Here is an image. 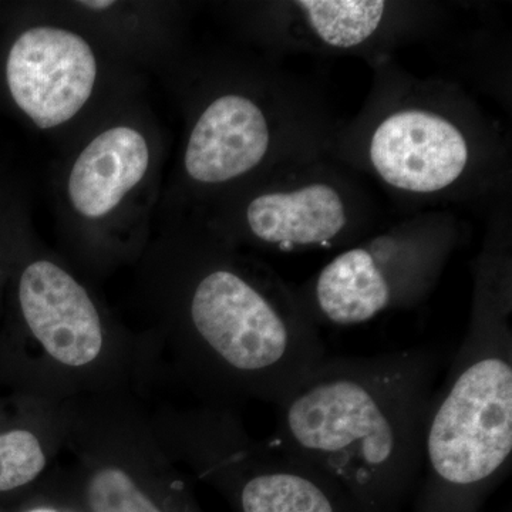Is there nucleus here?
Returning <instances> with one entry per match:
<instances>
[{
	"label": "nucleus",
	"instance_id": "1",
	"mask_svg": "<svg viewBox=\"0 0 512 512\" xmlns=\"http://www.w3.org/2000/svg\"><path fill=\"white\" fill-rule=\"evenodd\" d=\"M440 357H323L276 404L272 443L318 468L360 512H397L423 464Z\"/></svg>",
	"mask_w": 512,
	"mask_h": 512
},
{
	"label": "nucleus",
	"instance_id": "2",
	"mask_svg": "<svg viewBox=\"0 0 512 512\" xmlns=\"http://www.w3.org/2000/svg\"><path fill=\"white\" fill-rule=\"evenodd\" d=\"M177 376L205 403L276 406L326 356L298 293L272 276L215 265L195 279L170 346Z\"/></svg>",
	"mask_w": 512,
	"mask_h": 512
},
{
	"label": "nucleus",
	"instance_id": "3",
	"mask_svg": "<svg viewBox=\"0 0 512 512\" xmlns=\"http://www.w3.org/2000/svg\"><path fill=\"white\" fill-rule=\"evenodd\" d=\"M507 266L481 268L473 318L431 400L414 512H478L511 467L512 335Z\"/></svg>",
	"mask_w": 512,
	"mask_h": 512
},
{
	"label": "nucleus",
	"instance_id": "4",
	"mask_svg": "<svg viewBox=\"0 0 512 512\" xmlns=\"http://www.w3.org/2000/svg\"><path fill=\"white\" fill-rule=\"evenodd\" d=\"M150 414L175 463L221 490L237 512H360L318 468L254 439L232 407L204 402Z\"/></svg>",
	"mask_w": 512,
	"mask_h": 512
},
{
	"label": "nucleus",
	"instance_id": "5",
	"mask_svg": "<svg viewBox=\"0 0 512 512\" xmlns=\"http://www.w3.org/2000/svg\"><path fill=\"white\" fill-rule=\"evenodd\" d=\"M19 305L33 342L36 396L62 402L80 394L140 390L147 348L110 338L92 296L62 266L39 259L19 281Z\"/></svg>",
	"mask_w": 512,
	"mask_h": 512
},
{
	"label": "nucleus",
	"instance_id": "6",
	"mask_svg": "<svg viewBox=\"0 0 512 512\" xmlns=\"http://www.w3.org/2000/svg\"><path fill=\"white\" fill-rule=\"evenodd\" d=\"M62 448L89 512H174L154 490L178 464L158 437L150 409L134 390L80 394L59 403Z\"/></svg>",
	"mask_w": 512,
	"mask_h": 512
},
{
	"label": "nucleus",
	"instance_id": "7",
	"mask_svg": "<svg viewBox=\"0 0 512 512\" xmlns=\"http://www.w3.org/2000/svg\"><path fill=\"white\" fill-rule=\"evenodd\" d=\"M450 241L431 232H397L346 249L298 293L316 326L362 325L419 301L439 278Z\"/></svg>",
	"mask_w": 512,
	"mask_h": 512
},
{
	"label": "nucleus",
	"instance_id": "8",
	"mask_svg": "<svg viewBox=\"0 0 512 512\" xmlns=\"http://www.w3.org/2000/svg\"><path fill=\"white\" fill-rule=\"evenodd\" d=\"M370 167L384 184L414 195L454 187L470 170L473 148L456 121L423 107L397 109L373 128Z\"/></svg>",
	"mask_w": 512,
	"mask_h": 512
},
{
	"label": "nucleus",
	"instance_id": "9",
	"mask_svg": "<svg viewBox=\"0 0 512 512\" xmlns=\"http://www.w3.org/2000/svg\"><path fill=\"white\" fill-rule=\"evenodd\" d=\"M96 77L92 47L66 29L26 30L6 63L13 100L43 130L72 120L92 96Z\"/></svg>",
	"mask_w": 512,
	"mask_h": 512
},
{
	"label": "nucleus",
	"instance_id": "10",
	"mask_svg": "<svg viewBox=\"0 0 512 512\" xmlns=\"http://www.w3.org/2000/svg\"><path fill=\"white\" fill-rule=\"evenodd\" d=\"M352 215L348 195L325 180L265 192L245 212L252 237L285 252L338 244L352 228Z\"/></svg>",
	"mask_w": 512,
	"mask_h": 512
},
{
	"label": "nucleus",
	"instance_id": "11",
	"mask_svg": "<svg viewBox=\"0 0 512 512\" xmlns=\"http://www.w3.org/2000/svg\"><path fill=\"white\" fill-rule=\"evenodd\" d=\"M271 143L264 110L248 97L227 94L212 101L192 128L185 170L198 183H227L258 167Z\"/></svg>",
	"mask_w": 512,
	"mask_h": 512
},
{
	"label": "nucleus",
	"instance_id": "12",
	"mask_svg": "<svg viewBox=\"0 0 512 512\" xmlns=\"http://www.w3.org/2000/svg\"><path fill=\"white\" fill-rule=\"evenodd\" d=\"M146 138L130 127H114L94 138L77 158L69 197L79 214L100 218L113 211L147 173Z\"/></svg>",
	"mask_w": 512,
	"mask_h": 512
},
{
	"label": "nucleus",
	"instance_id": "13",
	"mask_svg": "<svg viewBox=\"0 0 512 512\" xmlns=\"http://www.w3.org/2000/svg\"><path fill=\"white\" fill-rule=\"evenodd\" d=\"M59 402L33 426L13 427L0 433V493L36 483L55 467L62 448Z\"/></svg>",
	"mask_w": 512,
	"mask_h": 512
},
{
	"label": "nucleus",
	"instance_id": "14",
	"mask_svg": "<svg viewBox=\"0 0 512 512\" xmlns=\"http://www.w3.org/2000/svg\"><path fill=\"white\" fill-rule=\"evenodd\" d=\"M292 8L313 40L338 50L365 45L387 15V3L373 0H302L293 2Z\"/></svg>",
	"mask_w": 512,
	"mask_h": 512
},
{
	"label": "nucleus",
	"instance_id": "15",
	"mask_svg": "<svg viewBox=\"0 0 512 512\" xmlns=\"http://www.w3.org/2000/svg\"><path fill=\"white\" fill-rule=\"evenodd\" d=\"M80 5L86 6V8L94 10H104L114 5V2H106V0H100V2H80Z\"/></svg>",
	"mask_w": 512,
	"mask_h": 512
},
{
	"label": "nucleus",
	"instance_id": "16",
	"mask_svg": "<svg viewBox=\"0 0 512 512\" xmlns=\"http://www.w3.org/2000/svg\"><path fill=\"white\" fill-rule=\"evenodd\" d=\"M30 512H57L55 510H46V508H40V510H33Z\"/></svg>",
	"mask_w": 512,
	"mask_h": 512
}]
</instances>
